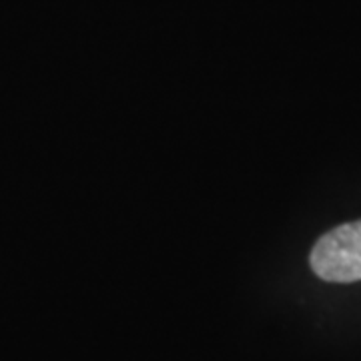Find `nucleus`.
I'll list each match as a JSON object with an SVG mask.
<instances>
[{
	"label": "nucleus",
	"instance_id": "f257e3e1",
	"mask_svg": "<svg viewBox=\"0 0 361 361\" xmlns=\"http://www.w3.org/2000/svg\"><path fill=\"white\" fill-rule=\"evenodd\" d=\"M311 269L323 281H361V221L339 225L311 249Z\"/></svg>",
	"mask_w": 361,
	"mask_h": 361
}]
</instances>
